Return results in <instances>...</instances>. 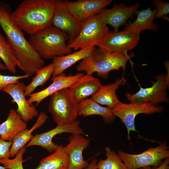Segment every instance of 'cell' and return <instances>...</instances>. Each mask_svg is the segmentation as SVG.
I'll return each mask as SVG.
<instances>
[{
    "instance_id": "52a82bcc",
    "label": "cell",
    "mask_w": 169,
    "mask_h": 169,
    "mask_svg": "<svg viewBox=\"0 0 169 169\" xmlns=\"http://www.w3.org/2000/svg\"><path fill=\"white\" fill-rule=\"evenodd\" d=\"M109 31L107 25L96 15L82 22L78 35L68 44V46L75 51L89 47H96Z\"/></svg>"
},
{
    "instance_id": "e0dca14e",
    "label": "cell",
    "mask_w": 169,
    "mask_h": 169,
    "mask_svg": "<svg viewBox=\"0 0 169 169\" xmlns=\"http://www.w3.org/2000/svg\"><path fill=\"white\" fill-rule=\"evenodd\" d=\"M83 72H79L74 75L67 76L63 73L57 76L52 77V83L44 89L38 92L33 93L28 95L27 100L30 105L33 103L38 105L46 98L62 89L69 88L79 78L84 74Z\"/></svg>"
},
{
    "instance_id": "7a4b0ae2",
    "label": "cell",
    "mask_w": 169,
    "mask_h": 169,
    "mask_svg": "<svg viewBox=\"0 0 169 169\" xmlns=\"http://www.w3.org/2000/svg\"><path fill=\"white\" fill-rule=\"evenodd\" d=\"M55 0H24L11 13L16 24L29 35L52 25Z\"/></svg>"
},
{
    "instance_id": "8992f818",
    "label": "cell",
    "mask_w": 169,
    "mask_h": 169,
    "mask_svg": "<svg viewBox=\"0 0 169 169\" xmlns=\"http://www.w3.org/2000/svg\"><path fill=\"white\" fill-rule=\"evenodd\" d=\"M117 154L127 169H138L148 166H155L169 157V146L167 142H159L156 147H151L138 154H131L121 150Z\"/></svg>"
},
{
    "instance_id": "277c9868",
    "label": "cell",
    "mask_w": 169,
    "mask_h": 169,
    "mask_svg": "<svg viewBox=\"0 0 169 169\" xmlns=\"http://www.w3.org/2000/svg\"><path fill=\"white\" fill-rule=\"evenodd\" d=\"M134 55L133 53L130 54L113 53L96 48L80 61L76 69L79 72L91 74L96 73L99 76L107 79L112 70H118L120 68L125 70L128 61Z\"/></svg>"
},
{
    "instance_id": "5bb4252c",
    "label": "cell",
    "mask_w": 169,
    "mask_h": 169,
    "mask_svg": "<svg viewBox=\"0 0 169 169\" xmlns=\"http://www.w3.org/2000/svg\"><path fill=\"white\" fill-rule=\"evenodd\" d=\"M140 6V3L127 6L124 4L115 3L112 8H104L98 15L106 24L118 31L120 26L126 25L128 19L132 18Z\"/></svg>"
},
{
    "instance_id": "ba28073f",
    "label": "cell",
    "mask_w": 169,
    "mask_h": 169,
    "mask_svg": "<svg viewBox=\"0 0 169 169\" xmlns=\"http://www.w3.org/2000/svg\"><path fill=\"white\" fill-rule=\"evenodd\" d=\"M111 110L114 115L119 118L125 124L127 131L128 139L130 141L131 132L137 131L136 129L135 120L138 115L161 113L163 108L150 103L126 104L120 102Z\"/></svg>"
},
{
    "instance_id": "7402d4cb",
    "label": "cell",
    "mask_w": 169,
    "mask_h": 169,
    "mask_svg": "<svg viewBox=\"0 0 169 169\" xmlns=\"http://www.w3.org/2000/svg\"><path fill=\"white\" fill-rule=\"evenodd\" d=\"M91 115L101 116L108 124L112 123L115 119L111 109L102 106L91 98H87L78 103V116L85 117Z\"/></svg>"
},
{
    "instance_id": "cb8c5ba5",
    "label": "cell",
    "mask_w": 169,
    "mask_h": 169,
    "mask_svg": "<svg viewBox=\"0 0 169 169\" xmlns=\"http://www.w3.org/2000/svg\"><path fill=\"white\" fill-rule=\"evenodd\" d=\"M48 118V116L43 111L38 114L36 121L29 129L28 128L17 134L12 141L10 151V157L16 156L19 151L32 139L33 136V132L45 124Z\"/></svg>"
},
{
    "instance_id": "d6a6232c",
    "label": "cell",
    "mask_w": 169,
    "mask_h": 169,
    "mask_svg": "<svg viewBox=\"0 0 169 169\" xmlns=\"http://www.w3.org/2000/svg\"><path fill=\"white\" fill-rule=\"evenodd\" d=\"M140 169H169V157L165 159L159 165L155 166H148Z\"/></svg>"
},
{
    "instance_id": "44dd1931",
    "label": "cell",
    "mask_w": 169,
    "mask_h": 169,
    "mask_svg": "<svg viewBox=\"0 0 169 169\" xmlns=\"http://www.w3.org/2000/svg\"><path fill=\"white\" fill-rule=\"evenodd\" d=\"M96 48V47H89L67 55L55 57L52 59L54 67L52 77L64 73L73 64L90 55Z\"/></svg>"
},
{
    "instance_id": "83f0119b",
    "label": "cell",
    "mask_w": 169,
    "mask_h": 169,
    "mask_svg": "<svg viewBox=\"0 0 169 169\" xmlns=\"http://www.w3.org/2000/svg\"><path fill=\"white\" fill-rule=\"evenodd\" d=\"M105 151L106 158L97 162L98 169H127L117 153L108 146L105 148Z\"/></svg>"
},
{
    "instance_id": "ac0fdd59",
    "label": "cell",
    "mask_w": 169,
    "mask_h": 169,
    "mask_svg": "<svg viewBox=\"0 0 169 169\" xmlns=\"http://www.w3.org/2000/svg\"><path fill=\"white\" fill-rule=\"evenodd\" d=\"M102 85L99 79L93 74H85L79 78L69 88L78 103L92 96Z\"/></svg>"
},
{
    "instance_id": "8fae6325",
    "label": "cell",
    "mask_w": 169,
    "mask_h": 169,
    "mask_svg": "<svg viewBox=\"0 0 169 169\" xmlns=\"http://www.w3.org/2000/svg\"><path fill=\"white\" fill-rule=\"evenodd\" d=\"M64 133L71 135L85 134L80 126L79 120H76L72 123L58 124L55 127L48 131L35 134L25 146L26 148L39 146L52 153L59 146L52 141L53 139L56 135Z\"/></svg>"
},
{
    "instance_id": "836d02e7",
    "label": "cell",
    "mask_w": 169,
    "mask_h": 169,
    "mask_svg": "<svg viewBox=\"0 0 169 169\" xmlns=\"http://www.w3.org/2000/svg\"><path fill=\"white\" fill-rule=\"evenodd\" d=\"M97 160L95 158H93L89 163L88 166L84 169H98Z\"/></svg>"
},
{
    "instance_id": "603a6c76",
    "label": "cell",
    "mask_w": 169,
    "mask_h": 169,
    "mask_svg": "<svg viewBox=\"0 0 169 169\" xmlns=\"http://www.w3.org/2000/svg\"><path fill=\"white\" fill-rule=\"evenodd\" d=\"M155 13V9L153 10L150 7L140 11H137L136 13L137 17L135 20L127 24L124 30L139 33L145 30L156 32L158 25L153 22Z\"/></svg>"
},
{
    "instance_id": "5b68a950",
    "label": "cell",
    "mask_w": 169,
    "mask_h": 169,
    "mask_svg": "<svg viewBox=\"0 0 169 169\" xmlns=\"http://www.w3.org/2000/svg\"><path fill=\"white\" fill-rule=\"evenodd\" d=\"M50 96L48 110L57 125L71 124L77 120L78 103L69 88L59 90Z\"/></svg>"
},
{
    "instance_id": "4fadbf2b",
    "label": "cell",
    "mask_w": 169,
    "mask_h": 169,
    "mask_svg": "<svg viewBox=\"0 0 169 169\" xmlns=\"http://www.w3.org/2000/svg\"><path fill=\"white\" fill-rule=\"evenodd\" d=\"M25 86L24 83L19 81L8 85L2 91L11 96L12 103L16 104L18 106L16 111L22 119L27 122L32 120L39 114L36 107L29 104L26 99Z\"/></svg>"
},
{
    "instance_id": "f1b7e54d",
    "label": "cell",
    "mask_w": 169,
    "mask_h": 169,
    "mask_svg": "<svg viewBox=\"0 0 169 169\" xmlns=\"http://www.w3.org/2000/svg\"><path fill=\"white\" fill-rule=\"evenodd\" d=\"M26 150L25 146L22 148L13 159L7 158L0 160L6 169H24L23 165V156Z\"/></svg>"
},
{
    "instance_id": "d590c367",
    "label": "cell",
    "mask_w": 169,
    "mask_h": 169,
    "mask_svg": "<svg viewBox=\"0 0 169 169\" xmlns=\"http://www.w3.org/2000/svg\"><path fill=\"white\" fill-rule=\"evenodd\" d=\"M0 169H6L3 166L0 165Z\"/></svg>"
},
{
    "instance_id": "9c48e42d",
    "label": "cell",
    "mask_w": 169,
    "mask_h": 169,
    "mask_svg": "<svg viewBox=\"0 0 169 169\" xmlns=\"http://www.w3.org/2000/svg\"><path fill=\"white\" fill-rule=\"evenodd\" d=\"M140 35L138 33L124 30L109 31L96 46L108 52L128 54L138 44Z\"/></svg>"
},
{
    "instance_id": "d4e9b609",
    "label": "cell",
    "mask_w": 169,
    "mask_h": 169,
    "mask_svg": "<svg viewBox=\"0 0 169 169\" xmlns=\"http://www.w3.org/2000/svg\"><path fill=\"white\" fill-rule=\"evenodd\" d=\"M69 158L62 145H59L57 148L49 155L42 158L34 169H68Z\"/></svg>"
},
{
    "instance_id": "4316f807",
    "label": "cell",
    "mask_w": 169,
    "mask_h": 169,
    "mask_svg": "<svg viewBox=\"0 0 169 169\" xmlns=\"http://www.w3.org/2000/svg\"><path fill=\"white\" fill-rule=\"evenodd\" d=\"M54 68V65L52 63L38 69L30 83L25 86L24 94L25 96H28L33 93L38 87L44 84L52 75Z\"/></svg>"
},
{
    "instance_id": "30bf717a",
    "label": "cell",
    "mask_w": 169,
    "mask_h": 169,
    "mask_svg": "<svg viewBox=\"0 0 169 169\" xmlns=\"http://www.w3.org/2000/svg\"><path fill=\"white\" fill-rule=\"evenodd\" d=\"M156 82L149 87L143 88L140 86L139 90L136 93L131 94L125 93V96L130 103H150L155 105L159 103L168 101L166 89L169 85L168 75L164 74L155 77Z\"/></svg>"
},
{
    "instance_id": "3957f363",
    "label": "cell",
    "mask_w": 169,
    "mask_h": 169,
    "mask_svg": "<svg viewBox=\"0 0 169 169\" xmlns=\"http://www.w3.org/2000/svg\"><path fill=\"white\" fill-rule=\"evenodd\" d=\"M69 39L67 33L51 25L29 35L28 41L41 58L53 59L72 53L68 44Z\"/></svg>"
},
{
    "instance_id": "484cf974",
    "label": "cell",
    "mask_w": 169,
    "mask_h": 169,
    "mask_svg": "<svg viewBox=\"0 0 169 169\" xmlns=\"http://www.w3.org/2000/svg\"><path fill=\"white\" fill-rule=\"evenodd\" d=\"M0 58L4 63L6 69L14 74L18 67L23 68L10 45L0 32Z\"/></svg>"
},
{
    "instance_id": "9a60e30c",
    "label": "cell",
    "mask_w": 169,
    "mask_h": 169,
    "mask_svg": "<svg viewBox=\"0 0 169 169\" xmlns=\"http://www.w3.org/2000/svg\"><path fill=\"white\" fill-rule=\"evenodd\" d=\"M69 142L64 146L69 158L68 169H83L89 162L84 159L83 151L90 145V140L80 134L72 135L69 137Z\"/></svg>"
},
{
    "instance_id": "d6986e66",
    "label": "cell",
    "mask_w": 169,
    "mask_h": 169,
    "mask_svg": "<svg viewBox=\"0 0 169 169\" xmlns=\"http://www.w3.org/2000/svg\"><path fill=\"white\" fill-rule=\"evenodd\" d=\"M125 82L126 79L123 75L113 83L102 85L91 98L100 105H106L112 109L120 102L116 94V90L120 85L124 84Z\"/></svg>"
},
{
    "instance_id": "6da1fadb",
    "label": "cell",
    "mask_w": 169,
    "mask_h": 169,
    "mask_svg": "<svg viewBox=\"0 0 169 169\" xmlns=\"http://www.w3.org/2000/svg\"><path fill=\"white\" fill-rule=\"evenodd\" d=\"M12 12L7 4L0 2V26L21 64L23 71L25 74L31 76L44 66L45 62L36 53L25 38L23 31L14 22Z\"/></svg>"
},
{
    "instance_id": "4dcf8cb0",
    "label": "cell",
    "mask_w": 169,
    "mask_h": 169,
    "mask_svg": "<svg viewBox=\"0 0 169 169\" xmlns=\"http://www.w3.org/2000/svg\"><path fill=\"white\" fill-rule=\"evenodd\" d=\"M30 76V75L25 74L15 76L4 75L0 73V91H2L4 88L9 84L17 83L21 79L27 78Z\"/></svg>"
},
{
    "instance_id": "e575fe53",
    "label": "cell",
    "mask_w": 169,
    "mask_h": 169,
    "mask_svg": "<svg viewBox=\"0 0 169 169\" xmlns=\"http://www.w3.org/2000/svg\"><path fill=\"white\" fill-rule=\"evenodd\" d=\"M6 69L5 67L0 60V70H4Z\"/></svg>"
},
{
    "instance_id": "2e32d148",
    "label": "cell",
    "mask_w": 169,
    "mask_h": 169,
    "mask_svg": "<svg viewBox=\"0 0 169 169\" xmlns=\"http://www.w3.org/2000/svg\"><path fill=\"white\" fill-rule=\"evenodd\" d=\"M112 0L64 1L68 10L82 22L98 14L112 2Z\"/></svg>"
},
{
    "instance_id": "ffe728a7",
    "label": "cell",
    "mask_w": 169,
    "mask_h": 169,
    "mask_svg": "<svg viewBox=\"0 0 169 169\" xmlns=\"http://www.w3.org/2000/svg\"><path fill=\"white\" fill-rule=\"evenodd\" d=\"M27 129V125L16 110L11 109L6 120L0 124V136L4 140L12 142L15 136Z\"/></svg>"
},
{
    "instance_id": "f546056e",
    "label": "cell",
    "mask_w": 169,
    "mask_h": 169,
    "mask_svg": "<svg viewBox=\"0 0 169 169\" xmlns=\"http://www.w3.org/2000/svg\"><path fill=\"white\" fill-rule=\"evenodd\" d=\"M152 4L156 8L155 18H161L169 21V3L160 0H153Z\"/></svg>"
},
{
    "instance_id": "1f68e13d",
    "label": "cell",
    "mask_w": 169,
    "mask_h": 169,
    "mask_svg": "<svg viewBox=\"0 0 169 169\" xmlns=\"http://www.w3.org/2000/svg\"><path fill=\"white\" fill-rule=\"evenodd\" d=\"M12 142L3 140L0 136V160L10 157Z\"/></svg>"
},
{
    "instance_id": "7c38bea8",
    "label": "cell",
    "mask_w": 169,
    "mask_h": 169,
    "mask_svg": "<svg viewBox=\"0 0 169 169\" xmlns=\"http://www.w3.org/2000/svg\"><path fill=\"white\" fill-rule=\"evenodd\" d=\"M82 22L77 18L68 9L64 1L55 0L52 25L67 33L69 39L68 44L77 37Z\"/></svg>"
}]
</instances>
